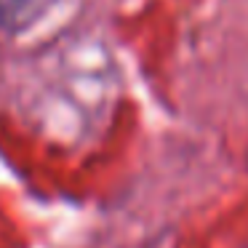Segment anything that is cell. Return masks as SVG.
<instances>
[{
	"instance_id": "6da1fadb",
	"label": "cell",
	"mask_w": 248,
	"mask_h": 248,
	"mask_svg": "<svg viewBox=\"0 0 248 248\" xmlns=\"http://www.w3.org/2000/svg\"><path fill=\"white\" fill-rule=\"evenodd\" d=\"M48 0H0V24L6 27H24L46 8Z\"/></svg>"
}]
</instances>
